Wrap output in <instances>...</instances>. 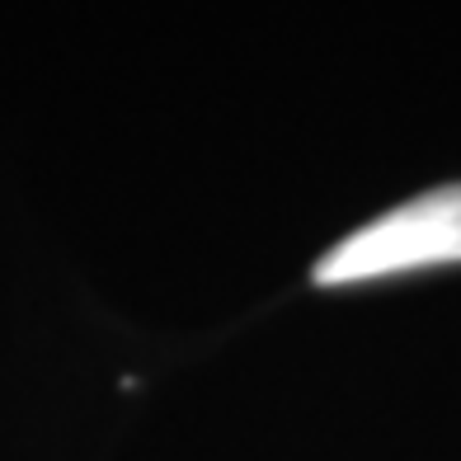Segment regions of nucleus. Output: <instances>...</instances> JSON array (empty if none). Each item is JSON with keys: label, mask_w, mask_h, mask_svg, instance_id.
<instances>
[{"label": "nucleus", "mask_w": 461, "mask_h": 461, "mask_svg": "<svg viewBox=\"0 0 461 461\" xmlns=\"http://www.w3.org/2000/svg\"><path fill=\"white\" fill-rule=\"evenodd\" d=\"M438 264H461V184L410 198L344 236L339 245H330L311 278L316 287H353Z\"/></svg>", "instance_id": "nucleus-1"}]
</instances>
